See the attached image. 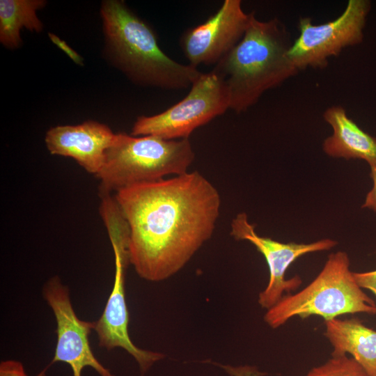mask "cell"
Masks as SVG:
<instances>
[{
    "mask_svg": "<svg viewBox=\"0 0 376 376\" xmlns=\"http://www.w3.org/2000/svg\"><path fill=\"white\" fill-rule=\"evenodd\" d=\"M376 314V304L356 282L344 251L331 253L318 276L295 294L284 295L267 309L265 322L276 329L294 317L311 315L325 320L345 314Z\"/></svg>",
    "mask_w": 376,
    "mask_h": 376,
    "instance_id": "5",
    "label": "cell"
},
{
    "mask_svg": "<svg viewBox=\"0 0 376 376\" xmlns=\"http://www.w3.org/2000/svg\"><path fill=\"white\" fill-rule=\"evenodd\" d=\"M130 228V262L161 281L179 272L212 235L221 196L198 171L133 185L115 194Z\"/></svg>",
    "mask_w": 376,
    "mask_h": 376,
    "instance_id": "1",
    "label": "cell"
},
{
    "mask_svg": "<svg viewBox=\"0 0 376 376\" xmlns=\"http://www.w3.org/2000/svg\"><path fill=\"white\" fill-rule=\"evenodd\" d=\"M115 278L112 290L104 311L95 322L99 345L111 350L121 347L138 362L141 374H144L156 361L164 357L159 352L142 350L132 341L128 333L129 313L125 300V274L130 262L127 256L114 251Z\"/></svg>",
    "mask_w": 376,
    "mask_h": 376,
    "instance_id": "11",
    "label": "cell"
},
{
    "mask_svg": "<svg viewBox=\"0 0 376 376\" xmlns=\"http://www.w3.org/2000/svg\"><path fill=\"white\" fill-rule=\"evenodd\" d=\"M195 153L189 139L166 140L155 136L116 134L96 177L99 194L188 172Z\"/></svg>",
    "mask_w": 376,
    "mask_h": 376,
    "instance_id": "4",
    "label": "cell"
},
{
    "mask_svg": "<svg viewBox=\"0 0 376 376\" xmlns=\"http://www.w3.org/2000/svg\"><path fill=\"white\" fill-rule=\"evenodd\" d=\"M100 15L109 55L133 82L181 90L191 87L201 75L198 68L178 63L163 52L152 29L124 1H104Z\"/></svg>",
    "mask_w": 376,
    "mask_h": 376,
    "instance_id": "3",
    "label": "cell"
},
{
    "mask_svg": "<svg viewBox=\"0 0 376 376\" xmlns=\"http://www.w3.org/2000/svg\"><path fill=\"white\" fill-rule=\"evenodd\" d=\"M230 235L237 240L250 242L265 258L269 271V281L267 287L259 293L258 301L267 310L276 304L284 293L290 294L301 284L302 280L299 276L285 279V272L294 261L308 253L329 250L338 244L331 239L308 244L282 243L260 236L244 212L237 214L232 220Z\"/></svg>",
    "mask_w": 376,
    "mask_h": 376,
    "instance_id": "8",
    "label": "cell"
},
{
    "mask_svg": "<svg viewBox=\"0 0 376 376\" xmlns=\"http://www.w3.org/2000/svg\"><path fill=\"white\" fill-rule=\"evenodd\" d=\"M252 13L244 11L240 0H225L203 23L185 31L180 45L189 64L215 66L241 40Z\"/></svg>",
    "mask_w": 376,
    "mask_h": 376,
    "instance_id": "9",
    "label": "cell"
},
{
    "mask_svg": "<svg viewBox=\"0 0 376 376\" xmlns=\"http://www.w3.org/2000/svg\"><path fill=\"white\" fill-rule=\"evenodd\" d=\"M305 376H369L363 368L347 354L331 356L325 363L311 368Z\"/></svg>",
    "mask_w": 376,
    "mask_h": 376,
    "instance_id": "16",
    "label": "cell"
},
{
    "mask_svg": "<svg viewBox=\"0 0 376 376\" xmlns=\"http://www.w3.org/2000/svg\"><path fill=\"white\" fill-rule=\"evenodd\" d=\"M190 88L181 101L164 111L138 117L131 134L150 135L166 140L189 139L196 128L229 109L226 85L214 70L201 73Z\"/></svg>",
    "mask_w": 376,
    "mask_h": 376,
    "instance_id": "6",
    "label": "cell"
},
{
    "mask_svg": "<svg viewBox=\"0 0 376 376\" xmlns=\"http://www.w3.org/2000/svg\"><path fill=\"white\" fill-rule=\"evenodd\" d=\"M46 4L43 0H1L0 42L8 49H15L22 43L23 28L32 32L42 31L43 24L37 15Z\"/></svg>",
    "mask_w": 376,
    "mask_h": 376,
    "instance_id": "15",
    "label": "cell"
},
{
    "mask_svg": "<svg viewBox=\"0 0 376 376\" xmlns=\"http://www.w3.org/2000/svg\"><path fill=\"white\" fill-rule=\"evenodd\" d=\"M45 370L36 376H46ZM0 376H28L21 362L14 360L1 361L0 363Z\"/></svg>",
    "mask_w": 376,
    "mask_h": 376,
    "instance_id": "17",
    "label": "cell"
},
{
    "mask_svg": "<svg viewBox=\"0 0 376 376\" xmlns=\"http://www.w3.org/2000/svg\"><path fill=\"white\" fill-rule=\"evenodd\" d=\"M42 294L52 309L57 324V342L51 363H68L72 376H81V371L86 366L93 368L100 376H114L99 362L91 348L88 336L94 329L95 322L84 321L77 316L69 290L59 277L49 279Z\"/></svg>",
    "mask_w": 376,
    "mask_h": 376,
    "instance_id": "10",
    "label": "cell"
},
{
    "mask_svg": "<svg viewBox=\"0 0 376 376\" xmlns=\"http://www.w3.org/2000/svg\"><path fill=\"white\" fill-rule=\"evenodd\" d=\"M228 372L234 376H260L261 374L251 367H240L226 368Z\"/></svg>",
    "mask_w": 376,
    "mask_h": 376,
    "instance_id": "21",
    "label": "cell"
},
{
    "mask_svg": "<svg viewBox=\"0 0 376 376\" xmlns=\"http://www.w3.org/2000/svg\"><path fill=\"white\" fill-rule=\"evenodd\" d=\"M370 166V177L373 185L371 190L367 194L363 208H368L376 212V162L369 164Z\"/></svg>",
    "mask_w": 376,
    "mask_h": 376,
    "instance_id": "20",
    "label": "cell"
},
{
    "mask_svg": "<svg viewBox=\"0 0 376 376\" xmlns=\"http://www.w3.org/2000/svg\"><path fill=\"white\" fill-rule=\"evenodd\" d=\"M370 9L369 1L349 0L340 16L326 23L314 24L311 18L301 17L299 34L288 52L290 60L299 71L325 68L329 58L362 42Z\"/></svg>",
    "mask_w": 376,
    "mask_h": 376,
    "instance_id": "7",
    "label": "cell"
},
{
    "mask_svg": "<svg viewBox=\"0 0 376 376\" xmlns=\"http://www.w3.org/2000/svg\"><path fill=\"white\" fill-rule=\"evenodd\" d=\"M48 36L52 42L63 50L76 64L83 65V58L72 49L65 41L54 33H49Z\"/></svg>",
    "mask_w": 376,
    "mask_h": 376,
    "instance_id": "19",
    "label": "cell"
},
{
    "mask_svg": "<svg viewBox=\"0 0 376 376\" xmlns=\"http://www.w3.org/2000/svg\"><path fill=\"white\" fill-rule=\"evenodd\" d=\"M353 275L360 288L371 291L376 297V270L353 272Z\"/></svg>",
    "mask_w": 376,
    "mask_h": 376,
    "instance_id": "18",
    "label": "cell"
},
{
    "mask_svg": "<svg viewBox=\"0 0 376 376\" xmlns=\"http://www.w3.org/2000/svg\"><path fill=\"white\" fill-rule=\"evenodd\" d=\"M323 118L333 130L322 144L327 155L346 159H361L369 164L376 162V138L349 118L345 109L340 105L330 107L324 111Z\"/></svg>",
    "mask_w": 376,
    "mask_h": 376,
    "instance_id": "13",
    "label": "cell"
},
{
    "mask_svg": "<svg viewBox=\"0 0 376 376\" xmlns=\"http://www.w3.org/2000/svg\"><path fill=\"white\" fill-rule=\"evenodd\" d=\"M291 45L289 32L279 19L260 21L252 13L241 40L212 69L224 78L230 109L246 111L265 91L299 72L288 55Z\"/></svg>",
    "mask_w": 376,
    "mask_h": 376,
    "instance_id": "2",
    "label": "cell"
},
{
    "mask_svg": "<svg viewBox=\"0 0 376 376\" xmlns=\"http://www.w3.org/2000/svg\"><path fill=\"white\" fill-rule=\"evenodd\" d=\"M115 136L107 125L87 120L75 125L52 127L47 132L45 141L52 155L72 158L85 171L96 176Z\"/></svg>",
    "mask_w": 376,
    "mask_h": 376,
    "instance_id": "12",
    "label": "cell"
},
{
    "mask_svg": "<svg viewBox=\"0 0 376 376\" xmlns=\"http://www.w3.org/2000/svg\"><path fill=\"white\" fill-rule=\"evenodd\" d=\"M324 336L330 343L331 356L350 354L369 376H376V330L356 318L324 321Z\"/></svg>",
    "mask_w": 376,
    "mask_h": 376,
    "instance_id": "14",
    "label": "cell"
}]
</instances>
